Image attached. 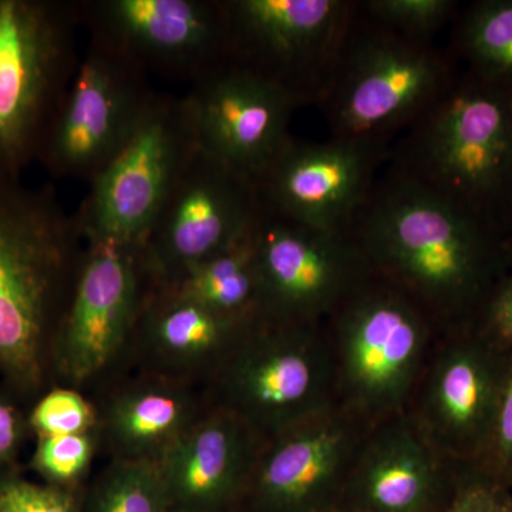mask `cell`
<instances>
[{
    "mask_svg": "<svg viewBox=\"0 0 512 512\" xmlns=\"http://www.w3.org/2000/svg\"><path fill=\"white\" fill-rule=\"evenodd\" d=\"M352 235L373 272L419 303L443 332L477 325L510 272L512 238L390 164Z\"/></svg>",
    "mask_w": 512,
    "mask_h": 512,
    "instance_id": "obj_1",
    "label": "cell"
},
{
    "mask_svg": "<svg viewBox=\"0 0 512 512\" xmlns=\"http://www.w3.org/2000/svg\"><path fill=\"white\" fill-rule=\"evenodd\" d=\"M387 164L512 238V87L460 70Z\"/></svg>",
    "mask_w": 512,
    "mask_h": 512,
    "instance_id": "obj_2",
    "label": "cell"
},
{
    "mask_svg": "<svg viewBox=\"0 0 512 512\" xmlns=\"http://www.w3.org/2000/svg\"><path fill=\"white\" fill-rule=\"evenodd\" d=\"M83 241L52 185L0 175V359L13 372L35 373L53 312L69 305Z\"/></svg>",
    "mask_w": 512,
    "mask_h": 512,
    "instance_id": "obj_3",
    "label": "cell"
},
{
    "mask_svg": "<svg viewBox=\"0 0 512 512\" xmlns=\"http://www.w3.org/2000/svg\"><path fill=\"white\" fill-rule=\"evenodd\" d=\"M323 328L336 402L370 424L406 412L444 333L419 303L377 274L350 293Z\"/></svg>",
    "mask_w": 512,
    "mask_h": 512,
    "instance_id": "obj_4",
    "label": "cell"
},
{
    "mask_svg": "<svg viewBox=\"0 0 512 512\" xmlns=\"http://www.w3.org/2000/svg\"><path fill=\"white\" fill-rule=\"evenodd\" d=\"M458 73L450 50L377 25L357 2L319 107L332 137L389 146L450 90Z\"/></svg>",
    "mask_w": 512,
    "mask_h": 512,
    "instance_id": "obj_5",
    "label": "cell"
},
{
    "mask_svg": "<svg viewBox=\"0 0 512 512\" xmlns=\"http://www.w3.org/2000/svg\"><path fill=\"white\" fill-rule=\"evenodd\" d=\"M77 0H0V175L37 163L80 57Z\"/></svg>",
    "mask_w": 512,
    "mask_h": 512,
    "instance_id": "obj_6",
    "label": "cell"
},
{
    "mask_svg": "<svg viewBox=\"0 0 512 512\" xmlns=\"http://www.w3.org/2000/svg\"><path fill=\"white\" fill-rule=\"evenodd\" d=\"M217 372V407L264 441L338 404L323 323L258 320L245 329Z\"/></svg>",
    "mask_w": 512,
    "mask_h": 512,
    "instance_id": "obj_7",
    "label": "cell"
},
{
    "mask_svg": "<svg viewBox=\"0 0 512 512\" xmlns=\"http://www.w3.org/2000/svg\"><path fill=\"white\" fill-rule=\"evenodd\" d=\"M198 153L184 97L156 93L133 136L90 183L74 214L84 241L141 245Z\"/></svg>",
    "mask_w": 512,
    "mask_h": 512,
    "instance_id": "obj_8",
    "label": "cell"
},
{
    "mask_svg": "<svg viewBox=\"0 0 512 512\" xmlns=\"http://www.w3.org/2000/svg\"><path fill=\"white\" fill-rule=\"evenodd\" d=\"M229 63L319 106L355 19L350 0H222Z\"/></svg>",
    "mask_w": 512,
    "mask_h": 512,
    "instance_id": "obj_9",
    "label": "cell"
},
{
    "mask_svg": "<svg viewBox=\"0 0 512 512\" xmlns=\"http://www.w3.org/2000/svg\"><path fill=\"white\" fill-rule=\"evenodd\" d=\"M156 93L138 64L90 36L37 163L53 177L93 183L126 146Z\"/></svg>",
    "mask_w": 512,
    "mask_h": 512,
    "instance_id": "obj_10",
    "label": "cell"
},
{
    "mask_svg": "<svg viewBox=\"0 0 512 512\" xmlns=\"http://www.w3.org/2000/svg\"><path fill=\"white\" fill-rule=\"evenodd\" d=\"M262 319L316 325L375 272L352 234L303 227L261 207L252 227Z\"/></svg>",
    "mask_w": 512,
    "mask_h": 512,
    "instance_id": "obj_11",
    "label": "cell"
},
{
    "mask_svg": "<svg viewBox=\"0 0 512 512\" xmlns=\"http://www.w3.org/2000/svg\"><path fill=\"white\" fill-rule=\"evenodd\" d=\"M80 25L147 74L195 84L229 63L222 0H77Z\"/></svg>",
    "mask_w": 512,
    "mask_h": 512,
    "instance_id": "obj_12",
    "label": "cell"
},
{
    "mask_svg": "<svg viewBox=\"0 0 512 512\" xmlns=\"http://www.w3.org/2000/svg\"><path fill=\"white\" fill-rule=\"evenodd\" d=\"M508 356L480 326L441 333L406 412L454 464H476L490 437Z\"/></svg>",
    "mask_w": 512,
    "mask_h": 512,
    "instance_id": "obj_13",
    "label": "cell"
},
{
    "mask_svg": "<svg viewBox=\"0 0 512 512\" xmlns=\"http://www.w3.org/2000/svg\"><path fill=\"white\" fill-rule=\"evenodd\" d=\"M390 147L370 141L291 137L256 184L264 210L326 234H352Z\"/></svg>",
    "mask_w": 512,
    "mask_h": 512,
    "instance_id": "obj_14",
    "label": "cell"
},
{
    "mask_svg": "<svg viewBox=\"0 0 512 512\" xmlns=\"http://www.w3.org/2000/svg\"><path fill=\"white\" fill-rule=\"evenodd\" d=\"M372 424L335 404L264 441L244 500L248 512H336Z\"/></svg>",
    "mask_w": 512,
    "mask_h": 512,
    "instance_id": "obj_15",
    "label": "cell"
},
{
    "mask_svg": "<svg viewBox=\"0 0 512 512\" xmlns=\"http://www.w3.org/2000/svg\"><path fill=\"white\" fill-rule=\"evenodd\" d=\"M259 210L255 185L198 150L141 244L157 284L247 237Z\"/></svg>",
    "mask_w": 512,
    "mask_h": 512,
    "instance_id": "obj_16",
    "label": "cell"
},
{
    "mask_svg": "<svg viewBox=\"0 0 512 512\" xmlns=\"http://www.w3.org/2000/svg\"><path fill=\"white\" fill-rule=\"evenodd\" d=\"M198 150L255 185L291 140L295 103L281 89L228 63L184 96Z\"/></svg>",
    "mask_w": 512,
    "mask_h": 512,
    "instance_id": "obj_17",
    "label": "cell"
},
{
    "mask_svg": "<svg viewBox=\"0 0 512 512\" xmlns=\"http://www.w3.org/2000/svg\"><path fill=\"white\" fill-rule=\"evenodd\" d=\"M86 244L62 316L64 366L79 380L99 372L116 355L157 285L141 245Z\"/></svg>",
    "mask_w": 512,
    "mask_h": 512,
    "instance_id": "obj_18",
    "label": "cell"
},
{
    "mask_svg": "<svg viewBox=\"0 0 512 512\" xmlns=\"http://www.w3.org/2000/svg\"><path fill=\"white\" fill-rule=\"evenodd\" d=\"M454 468L409 413L394 414L367 431L339 511L441 512Z\"/></svg>",
    "mask_w": 512,
    "mask_h": 512,
    "instance_id": "obj_19",
    "label": "cell"
},
{
    "mask_svg": "<svg viewBox=\"0 0 512 512\" xmlns=\"http://www.w3.org/2000/svg\"><path fill=\"white\" fill-rule=\"evenodd\" d=\"M264 440L220 407L194 421L158 460L167 498L201 510L244 500Z\"/></svg>",
    "mask_w": 512,
    "mask_h": 512,
    "instance_id": "obj_20",
    "label": "cell"
},
{
    "mask_svg": "<svg viewBox=\"0 0 512 512\" xmlns=\"http://www.w3.org/2000/svg\"><path fill=\"white\" fill-rule=\"evenodd\" d=\"M138 323L163 355L180 362H211L217 369L252 325L225 318L158 284L148 296Z\"/></svg>",
    "mask_w": 512,
    "mask_h": 512,
    "instance_id": "obj_21",
    "label": "cell"
},
{
    "mask_svg": "<svg viewBox=\"0 0 512 512\" xmlns=\"http://www.w3.org/2000/svg\"><path fill=\"white\" fill-rule=\"evenodd\" d=\"M161 286L194 299L225 318L241 323L261 320L252 229L237 244L192 265L173 282Z\"/></svg>",
    "mask_w": 512,
    "mask_h": 512,
    "instance_id": "obj_22",
    "label": "cell"
},
{
    "mask_svg": "<svg viewBox=\"0 0 512 512\" xmlns=\"http://www.w3.org/2000/svg\"><path fill=\"white\" fill-rule=\"evenodd\" d=\"M183 394L147 387L121 397L110 414V434L124 460L158 463L190 424Z\"/></svg>",
    "mask_w": 512,
    "mask_h": 512,
    "instance_id": "obj_23",
    "label": "cell"
},
{
    "mask_svg": "<svg viewBox=\"0 0 512 512\" xmlns=\"http://www.w3.org/2000/svg\"><path fill=\"white\" fill-rule=\"evenodd\" d=\"M457 63L487 82L512 87V0H474L458 9L448 46Z\"/></svg>",
    "mask_w": 512,
    "mask_h": 512,
    "instance_id": "obj_24",
    "label": "cell"
},
{
    "mask_svg": "<svg viewBox=\"0 0 512 512\" xmlns=\"http://www.w3.org/2000/svg\"><path fill=\"white\" fill-rule=\"evenodd\" d=\"M167 501L156 463L124 460L104 478L96 512H165Z\"/></svg>",
    "mask_w": 512,
    "mask_h": 512,
    "instance_id": "obj_25",
    "label": "cell"
},
{
    "mask_svg": "<svg viewBox=\"0 0 512 512\" xmlns=\"http://www.w3.org/2000/svg\"><path fill=\"white\" fill-rule=\"evenodd\" d=\"M359 8L377 25L397 35L434 42L444 26L453 23L460 3L454 0H366Z\"/></svg>",
    "mask_w": 512,
    "mask_h": 512,
    "instance_id": "obj_26",
    "label": "cell"
},
{
    "mask_svg": "<svg viewBox=\"0 0 512 512\" xmlns=\"http://www.w3.org/2000/svg\"><path fill=\"white\" fill-rule=\"evenodd\" d=\"M441 512H512V488L473 464H456L450 494Z\"/></svg>",
    "mask_w": 512,
    "mask_h": 512,
    "instance_id": "obj_27",
    "label": "cell"
},
{
    "mask_svg": "<svg viewBox=\"0 0 512 512\" xmlns=\"http://www.w3.org/2000/svg\"><path fill=\"white\" fill-rule=\"evenodd\" d=\"M473 466L483 470L498 483L512 488V352L508 356L490 437L483 454Z\"/></svg>",
    "mask_w": 512,
    "mask_h": 512,
    "instance_id": "obj_28",
    "label": "cell"
},
{
    "mask_svg": "<svg viewBox=\"0 0 512 512\" xmlns=\"http://www.w3.org/2000/svg\"><path fill=\"white\" fill-rule=\"evenodd\" d=\"M33 426L43 437L84 434L92 427V407L72 390H55L47 394L33 412Z\"/></svg>",
    "mask_w": 512,
    "mask_h": 512,
    "instance_id": "obj_29",
    "label": "cell"
},
{
    "mask_svg": "<svg viewBox=\"0 0 512 512\" xmlns=\"http://www.w3.org/2000/svg\"><path fill=\"white\" fill-rule=\"evenodd\" d=\"M92 453V439L87 433L43 437L36 463L53 480L69 481L83 473Z\"/></svg>",
    "mask_w": 512,
    "mask_h": 512,
    "instance_id": "obj_30",
    "label": "cell"
},
{
    "mask_svg": "<svg viewBox=\"0 0 512 512\" xmlns=\"http://www.w3.org/2000/svg\"><path fill=\"white\" fill-rule=\"evenodd\" d=\"M0 512H74L66 495L26 483L0 487Z\"/></svg>",
    "mask_w": 512,
    "mask_h": 512,
    "instance_id": "obj_31",
    "label": "cell"
},
{
    "mask_svg": "<svg viewBox=\"0 0 512 512\" xmlns=\"http://www.w3.org/2000/svg\"><path fill=\"white\" fill-rule=\"evenodd\" d=\"M478 326L505 352H512V271L501 279L485 303Z\"/></svg>",
    "mask_w": 512,
    "mask_h": 512,
    "instance_id": "obj_32",
    "label": "cell"
},
{
    "mask_svg": "<svg viewBox=\"0 0 512 512\" xmlns=\"http://www.w3.org/2000/svg\"><path fill=\"white\" fill-rule=\"evenodd\" d=\"M18 440V420L12 407L0 403V460L8 456Z\"/></svg>",
    "mask_w": 512,
    "mask_h": 512,
    "instance_id": "obj_33",
    "label": "cell"
},
{
    "mask_svg": "<svg viewBox=\"0 0 512 512\" xmlns=\"http://www.w3.org/2000/svg\"><path fill=\"white\" fill-rule=\"evenodd\" d=\"M508 261H510V269L512 271V239L510 245H508Z\"/></svg>",
    "mask_w": 512,
    "mask_h": 512,
    "instance_id": "obj_34",
    "label": "cell"
},
{
    "mask_svg": "<svg viewBox=\"0 0 512 512\" xmlns=\"http://www.w3.org/2000/svg\"><path fill=\"white\" fill-rule=\"evenodd\" d=\"M336 512H345V511H336Z\"/></svg>",
    "mask_w": 512,
    "mask_h": 512,
    "instance_id": "obj_35",
    "label": "cell"
}]
</instances>
